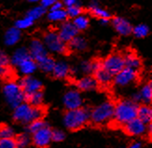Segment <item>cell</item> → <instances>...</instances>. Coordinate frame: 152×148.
I'll return each mask as SVG.
<instances>
[{"instance_id":"27","label":"cell","mask_w":152,"mask_h":148,"mask_svg":"<svg viewBox=\"0 0 152 148\" xmlns=\"http://www.w3.org/2000/svg\"><path fill=\"white\" fill-rule=\"evenodd\" d=\"M26 103L32 106H41L44 101V95L41 90H37L25 95Z\"/></svg>"},{"instance_id":"13","label":"cell","mask_w":152,"mask_h":148,"mask_svg":"<svg viewBox=\"0 0 152 148\" xmlns=\"http://www.w3.org/2000/svg\"><path fill=\"white\" fill-rule=\"evenodd\" d=\"M29 54L32 59H34L37 63L44 57L48 56V50L46 49L44 43L39 39H33L29 45Z\"/></svg>"},{"instance_id":"36","label":"cell","mask_w":152,"mask_h":148,"mask_svg":"<svg viewBox=\"0 0 152 148\" xmlns=\"http://www.w3.org/2000/svg\"><path fill=\"white\" fill-rule=\"evenodd\" d=\"M47 126V124H46V122L44 120H42V118L40 119H36L34 121H32V122H30L28 124V127H27V131L29 133L33 134L37 132V131H39L40 129H42L43 127Z\"/></svg>"},{"instance_id":"32","label":"cell","mask_w":152,"mask_h":148,"mask_svg":"<svg viewBox=\"0 0 152 148\" xmlns=\"http://www.w3.org/2000/svg\"><path fill=\"white\" fill-rule=\"evenodd\" d=\"M132 33H133L134 36L137 38H144L149 34V28L147 24L141 23V24H138V25L134 26V27H133Z\"/></svg>"},{"instance_id":"2","label":"cell","mask_w":152,"mask_h":148,"mask_svg":"<svg viewBox=\"0 0 152 148\" xmlns=\"http://www.w3.org/2000/svg\"><path fill=\"white\" fill-rule=\"evenodd\" d=\"M44 110L40 106H32L27 103H22L14 108L13 118L16 122L22 124H29L36 119L42 118Z\"/></svg>"},{"instance_id":"41","label":"cell","mask_w":152,"mask_h":148,"mask_svg":"<svg viewBox=\"0 0 152 148\" xmlns=\"http://www.w3.org/2000/svg\"><path fill=\"white\" fill-rule=\"evenodd\" d=\"M0 63L6 67H9V64H10L9 56L7 55L6 52H4L2 50H0Z\"/></svg>"},{"instance_id":"3","label":"cell","mask_w":152,"mask_h":148,"mask_svg":"<svg viewBox=\"0 0 152 148\" xmlns=\"http://www.w3.org/2000/svg\"><path fill=\"white\" fill-rule=\"evenodd\" d=\"M90 121L88 109L79 107L77 109L67 110L64 116V124L70 131H77L83 128Z\"/></svg>"},{"instance_id":"18","label":"cell","mask_w":152,"mask_h":148,"mask_svg":"<svg viewBox=\"0 0 152 148\" xmlns=\"http://www.w3.org/2000/svg\"><path fill=\"white\" fill-rule=\"evenodd\" d=\"M94 79L96 80L97 85H100L102 87H107L112 81H113V76L107 70H104L101 66L98 68L94 73Z\"/></svg>"},{"instance_id":"5","label":"cell","mask_w":152,"mask_h":148,"mask_svg":"<svg viewBox=\"0 0 152 148\" xmlns=\"http://www.w3.org/2000/svg\"><path fill=\"white\" fill-rule=\"evenodd\" d=\"M3 94L8 104L15 108L25 101V94L23 91L21 86L15 81H8L3 87Z\"/></svg>"},{"instance_id":"48","label":"cell","mask_w":152,"mask_h":148,"mask_svg":"<svg viewBox=\"0 0 152 148\" xmlns=\"http://www.w3.org/2000/svg\"><path fill=\"white\" fill-rule=\"evenodd\" d=\"M28 1L31 3H37V2H40V0H28Z\"/></svg>"},{"instance_id":"39","label":"cell","mask_w":152,"mask_h":148,"mask_svg":"<svg viewBox=\"0 0 152 148\" xmlns=\"http://www.w3.org/2000/svg\"><path fill=\"white\" fill-rule=\"evenodd\" d=\"M0 148H18L13 138L0 139Z\"/></svg>"},{"instance_id":"25","label":"cell","mask_w":152,"mask_h":148,"mask_svg":"<svg viewBox=\"0 0 152 148\" xmlns=\"http://www.w3.org/2000/svg\"><path fill=\"white\" fill-rule=\"evenodd\" d=\"M68 49L73 51H83L87 49L88 43L86 39L82 36H76L70 42L67 43Z\"/></svg>"},{"instance_id":"19","label":"cell","mask_w":152,"mask_h":148,"mask_svg":"<svg viewBox=\"0 0 152 148\" xmlns=\"http://www.w3.org/2000/svg\"><path fill=\"white\" fill-rule=\"evenodd\" d=\"M76 85H77V90H82V91L94 90L96 89V87L98 86L94 77H91V76H86V77L79 78L77 81Z\"/></svg>"},{"instance_id":"45","label":"cell","mask_w":152,"mask_h":148,"mask_svg":"<svg viewBox=\"0 0 152 148\" xmlns=\"http://www.w3.org/2000/svg\"><path fill=\"white\" fill-rule=\"evenodd\" d=\"M62 3L65 7H69V6H73V5L77 4V0H63Z\"/></svg>"},{"instance_id":"31","label":"cell","mask_w":152,"mask_h":148,"mask_svg":"<svg viewBox=\"0 0 152 148\" xmlns=\"http://www.w3.org/2000/svg\"><path fill=\"white\" fill-rule=\"evenodd\" d=\"M72 23H73L75 27L77 29V31H84L88 28L89 23H90V20H89L88 16H86L81 13L80 15H78L76 18H74Z\"/></svg>"},{"instance_id":"17","label":"cell","mask_w":152,"mask_h":148,"mask_svg":"<svg viewBox=\"0 0 152 148\" xmlns=\"http://www.w3.org/2000/svg\"><path fill=\"white\" fill-rule=\"evenodd\" d=\"M71 73L70 66L65 62H55L54 67L51 71V74L54 77L59 79H64L69 77Z\"/></svg>"},{"instance_id":"37","label":"cell","mask_w":152,"mask_h":148,"mask_svg":"<svg viewBox=\"0 0 152 148\" xmlns=\"http://www.w3.org/2000/svg\"><path fill=\"white\" fill-rule=\"evenodd\" d=\"M15 135L14 131L11 127L2 125L0 126V139H6V138H13Z\"/></svg>"},{"instance_id":"15","label":"cell","mask_w":152,"mask_h":148,"mask_svg":"<svg viewBox=\"0 0 152 148\" xmlns=\"http://www.w3.org/2000/svg\"><path fill=\"white\" fill-rule=\"evenodd\" d=\"M112 24H113L115 30L120 35L124 36H129L133 31V26H132L131 23L122 17H115L112 20Z\"/></svg>"},{"instance_id":"42","label":"cell","mask_w":152,"mask_h":148,"mask_svg":"<svg viewBox=\"0 0 152 148\" xmlns=\"http://www.w3.org/2000/svg\"><path fill=\"white\" fill-rule=\"evenodd\" d=\"M56 1H58V0H40V4L43 8L47 9H50V7Z\"/></svg>"},{"instance_id":"21","label":"cell","mask_w":152,"mask_h":148,"mask_svg":"<svg viewBox=\"0 0 152 148\" xmlns=\"http://www.w3.org/2000/svg\"><path fill=\"white\" fill-rule=\"evenodd\" d=\"M124 58V65L125 67L130 69H133L137 71L138 69L141 68L142 66V62L141 59L138 57L135 53L134 52H129L126 55L123 56Z\"/></svg>"},{"instance_id":"23","label":"cell","mask_w":152,"mask_h":148,"mask_svg":"<svg viewBox=\"0 0 152 148\" xmlns=\"http://www.w3.org/2000/svg\"><path fill=\"white\" fill-rule=\"evenodd\" d=\"M90 11L94 16L96 18L100 19H109L110 18V13L107 10L103 9L102 7H100V4L97 1V0H94L91 4H90Z\"/></svg>"},{"instance_id":"26","label":"cell","mask_w":152,"mask_h":148,"mask_svg":"<svg viewBox=\"0 0 152 148\" xmlns=\"http://www.w3.org/2000/svg\"><path fill=\"white\" fill-rule=\"evenodd\" d=\"M101 66V62L99 61H83L79 64V69L84 74H91L94 73Z\"/></svg>"},{"instance_id":"29","label":"cell","mask_w":152,"mask_h":148,"mask_svg":"<svg viewBox=\"0 0 152 148\" xmlns=\"http://www.w3.org/2000/svg\"><path fill=\"white\" fill-rule=\"evenodd\" d=\"M37 63V68H39L44 73H51L52 69H53L55 61L53 58H51L50 56H46L40 61H38Z\"/></svg>"},{"instance_id":"34","label":"cell","mask_w":152,"mask_h":148,"mask_svg":"<svg viewBox=\"0 0 152 148\" xmlns=\"http://www.w3.org/2000/svg\"><path fill=\"white\" fill-rule=\"evenodd\" d=\"M46 13V9L43 8V7L40 5V6H37V7H35V8L31 9L28 12L27 14H26V16L29 17L31 20H33V21H37V19L41 18L44 14Z\"/></svg>"},{"instance_id":"4","label":"cell","mask_w":152,"mask_h":148,"mask_svg":"<svg viewBox=\"0 0 152 148\" xmlns=\"http://www.w3.org/2000/svg\"><path fill=\"white\" fill-rule=\"evenodd\" d=\"M114 104L107 101L95 106L90 112V120L95 125H104L113 119Z\"/></svg>"},{"instance_id":"14","label":"cell","mask_w":152,"mask_h":148,"mask_svg":"<svg viewBox=\"0 0 152 148\" xmlns=\"http://www.w3.org/2000/svg\"><path fill=\"white\" fill-rule=\"evenodd\" d=\"M20 86L24 92V94H30L32 92H35L37 90H41L42 83L40 80L32 77V76H25L23 77L19 82Z\"/></svg>"},{"instance_id":"16","label":"cell","mask_w":152,"mask_h":148,"mask_svg":"<svg viewBox=\"0 0 152 148\" xmlns=\"http://www.w3.org/2000/svg\"><path fill=\"white\" fill-rule=\"evenodd\" d=\"M17 68L19 69V72L21 73L23 77L32 76L37 69V63L34 59L29 57L27 59H25L24 61H23V62L17 66Z\"/></svg>"},{"instance_id":"12","label":"cell","mask_w":152,"mask_h":148,"mask_svg":"<svg viewBox=\"0 0 152 148\" xmlns=\"http://www.w3.org/2000/svg\"><path fill=\"white\" fill-rule=\"evenodd\" d=\"M77 29L75 27L72 22L69 21H64L61 23L60 27L58 29V36L63 40L64 43L70 42L76 36H77Z\"/></svg>"},{"instance_id":"33","label":"cell","mask_w":152,"mask_h":148,"mask_svg":"<svg viewBox=\"0 0 152 148\" xmlns=\"http://www.w3.org/2000/svg\"><path fill=\"white\" fill-rule=\"evenodd\" d=\"M15 142L18 148H27L32 143V138L28 133H22L17 136Z\"/></svg>"},{"instance_id":"46","label":"cell","mask_w":152,"mask_h":148,"mask_svg":"<svg viewBox=\"0 0 152 148\" xmlns=\"http://www.w3.org/2000/svg\"><path fill=\"white\" fill-rule=\"evenodd\" d=\"M128 148H142V144L140 143H138V142H135L134 144H130V146Z\"/></svg>"},{"instance_id":"47","label":"cell","mask_w":152,"mask_h":148,"mask_svg":"<svg viewBox=\"0 0 152 148\" xmlns=\"http://www.w3.org/2000/svg\"><path fill=\"white\" fill-rule=\"evenodd\" d=\"M109 23V19H100V23L102 24H107Z\"/></svg>"},{"instance_id":"6","label":"cell","mask_w":152,"mask_h":148,"mask_svg":"<svg viewBox=\"0 0 152 148\" xmlns=\"http://www.w3.org/2000/svg\"><path fill=\"white\" fill-rule=\"evenodd\" d=\"M42 42L48 51L55 53V54H65L68 50L67 44L63 41L55 31L46 33Z\"/></svg>"},{"instance_id":"40","label":"cell","mask_w":152,"mask_h":148,"mask_svg":"<svg viewBox=\"0 0 152 148\" xmlns=\"http://www.w3.org/2000/svg\"><path fill=\"white\" fill-rule=\"evenodd\" d=\"M65 139V133L63 131L60 130H55V131H51V140L53 142L59 143L62 142Z\"/></svg>"},{"instance_id":"11","label":"cell","mask_w":152,"mask_h":148,"mask_svg":"<svg viewBox=\"0 0 152 148\" xmlns=\"http://www.w3.org/2000/svg\"><path fill=\"white\" fill-rule=\"evenodd\" d=\"M148 124H145L139 118H134L123 125V130L130 136H142L147 133Z\"/></svg>"},{"instance_id":"7","label":"cell","mask_w":152,"mask_h":148,"mask_svg":"<svg viewBox=\"0 0 152 148\" xmlns=\"http://www.w3.org/2000/svg\"><path fill=\"white\" fill-rule=\"evenodd\" d=\"M101 64L103 68L110 73L113 77L125 67L124 58L121 54H118V53H114V54L107 56L101 63Z\"/></svg>"},{"instance_id":"35","label":"cell","mask_w":152,"mask_h":148,"mask_svg":"<svg viewBox=\"0 0 152 148\" xmlns=\"http://www.w3.org/2000/svg\"><path fill=\"white\" fill-rule=\"evenodd\" d=\"M33 23H34V21L31 20L29 17L25 16L22 19L17 20L16 23H15V27L22 31V30H25V29L30 28L33 25Z\"/></svg>"},{"instance_id":"8","label":"cell","mask_w":152,"mask_h":148,"mask_svg":"<svg viewBox=\"0 0 152 148\" xmlns=\"http://www.w3.org/2000/svg\"><path fill=\"white\" fill-rule=\"evenodd\" d=\"M137 78V71L127 68H124L113 77V82L118 87H126L134 83Z\"/></svg>"},{"instance_id":"20","label":"cell","mask_w":152,"mask_h":148,"mask_svg":"<svg viewBox=\"0 0 152 148\" xmlns=\"http://www.w3.org/2000/svg\"><path fill=\"white\" fill-rule=\"evenodd\" d=\"M22 37V33L21 30H19L18 28L14 27L9 28L5 33L4 40L7 46H15Z\"/></svg>"},{"instance_id":"24","label":"cell","mask_w":152,"mask_h":148,"mask_svg":"<svg viewBox=\"0 0 152 148\" xmlns=\"http://www.w3.org/2000/svg\"><path fill=\"white\" fill-rule=\"evenodd\" d=\"M137 118H139L145 124H149L152 119V109L148 104H143L137 108Z\"/></svg>"},{"instance_id":"1","label":"cell","mask_w":152,"mask_h":148,"mask_svg":"<svg viewBox=\"0 0 152 148\" xmlns=\"http://www.w3.org/2000/svg\"><path fill=\"white\" fill-rule=\"evenodd\" d=\"M138 105L133 100H122L114 104L113 119L118 125H124L137 117Z\"/></svg>"},{"instance_id":"30","label":"cell","mask_w":152,"mask_h":148,"mask_svg":"<svg viewBox=\"0 0 152 148\" xmlns=\"http://www.w3.org/2000/svg\"><path fill=\"white\" fill-rule=\"evenodd\" d=\"M140 97V102H143L146 104H148L151 102L152 99V87H151V83L148 82L147 84H145L141 90L138 92Z\"/></svg>"},{"instance_id":"9","label":"cell","mask_w":152,"mask_h":148,"mask_svg":"<svg viewBox=\"0 0 152 148\" xmlns=\"http://www.w3.org/2000/svg\"><path fill=\"white\" fill-rule=\"evenodd\" d=\"M51 142V130L48 126L43 127L42 129L32 134V143L38 148L48 147Z\"/></svg>"},{"instance_id":"43","label":"cell","mask_w":152,"mask_h":148,"mask_svg":"<svg viewBox=\"0 0 152 148\" xmlns=\"http://www.w3.org/2000/svg\"><path fill=\"white\" fill-rule=\"evenodd\" d=\"M9 75V68L6 66H3L0 63V77H6Z\"/></svg>"},{"instance_id":"44","label":"cell","mask_w":152,"mask_h":148,"mask_svg":"<svg viewBox=\"0 0 152 148\" xmlns=\"http://www.w3.org/2000/svg\"><path fill=\"white\" fill-rule=\"evenodd\" d=\"M64 9V4L61 2V1H56L53 5H52L51 7H50V9Z\"/></svg>"},{"instance_id":"38","label":"cell","mask_w":152,"mask_h":148,"mask_svg":"<svg viewBox=\"0 0 152 148\" xmlns=\"http://www.w3.org/2000/svg\"><path fill=\"white\" fill-rule=\"evenodd\" d=\"M65 11H66L67 17L72 18V19L76 18L77 16L80 15L81 13H82V9H81V8H80V7H79L77 4L73 5V6L66 7V9H65Z\"/></svg>"},{"instance_id":"10","label":"cell","mask_w":152,"mask_h":148,"mask_svg":"<svg viewBox=\"0 0 152 148\" xmlns=\"http://www.w3.org/2000/svg\"><path fill=\"white\" fill-rule=\"evenodd\" d=\"M63 103L64 107L67 110L77 109L81 107L83 99L80 92L77 90H69L68 91L65 92L63 98Z\"/></svg>"},{"instance_id":"28","label":"cell","mask_w":152,"mask_h":148,"mask_svg":"<svg viewBox=\"0 0 152 148\" xmlns=\"http://www.w3.org/2000/svg\"><path fill=\"white\" fill-rule=\"evenodd\" d=\"M67 14L64 9H50V12L48 14V19L52 23H63L66 21Z\"/></svg>"},{"instance_id":"22","label":"cell","mask_w":152,"mask_h":148,"mask_svg":"<svg viewBox=\"0 0 152 148\" xmlns=\"http://www.w3.org/2000/svg\"><path fill=\"white\" fill-rule=\"evenodd\" d=\"M29 57H31V56L29 54L28 49L24 48V47H22V48L17 49L14 52H13L10 62L11 63L12 65L17 67L20 63L23 62V61H24L25 59H27Z\"/></svg>"}]
</instances>
